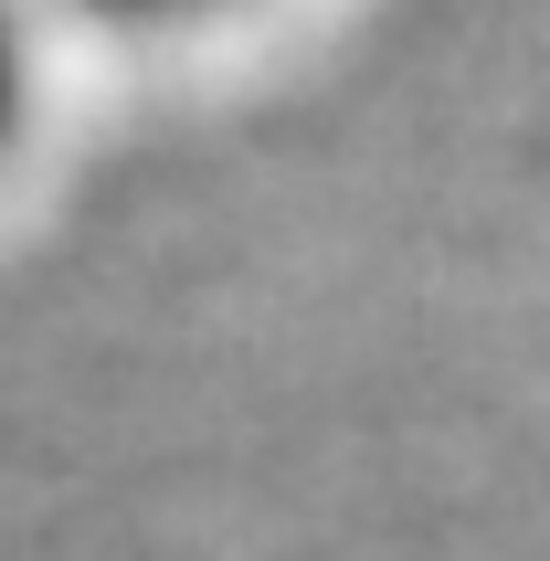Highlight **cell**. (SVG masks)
<instances>
[{"instance_id":"obj_2","label":"cell","mask_w":550,"mask_h":561,"mask_svg":"<svg viewBox=\"0 0 550 561\" xmlns=\"http://www.w3.org/2000/svg\"><path fill=\"white\" fill-rule=\"evenodd\" d=\"M64 11H95V22H170V11H202V0H64Z\"/></svg>"},{"instance_id":"obj_1","label":"cell","mask_w":550,"mask_h":561,"mask_svg":"<svg viewBox=\"0 0 550 561\" xmlns=\"http://www.w3.org/2000/svg\"><path fill=\"white\" fill-rule=\"evenodd\" d=\"M22 95H32V32H22V0H0V149L22 127Z\"/></svg>"}]
</instances>
